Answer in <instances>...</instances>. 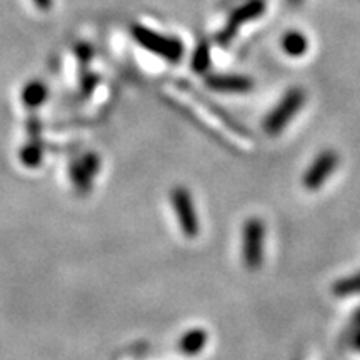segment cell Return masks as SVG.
Masks as SVG:
<instances>
[{"mask_svg": "<svg viewBox=\"0 0 360 360\" xmlns=\"http://www.w3.org/2000/svg\"><path fill=\"white\" fill-rule=\"evenodd\" d=\"M209 87H212L217 92H229V94H237V92H247L252 89L250 79L247 77H238V75H217L207 80Z\"/></svg>", "mask_w": 360, "mask_h": 360, "instance_id": "52a82bcc", "label": "cell"}, {"mask_svg": "<svg viewBox=\"0 0 360 360\" xmlns=\"http://www.w3.org/2000/svg\"><path fill=\"white\" fill-rule=\"evenodd\" d=\"M357 349H360V335H359V339H357Z\"/></svg>", "mask_w": 360, "mask_h": 360, "instance_id": "4fadbf2b", "label": "cell"}, {"mask_svg": "<svg viewBox=\"0 0 360 360\" xmlns=\"http://www.w3.org/2000/svg\"><path fill=\"white\" fill-rule=\"evenodd\" d=\"M207 64H209V56H207V51L204 47L199 49V52H197L195 56V70H204Z\"/></svg>", "mask_w": 360, "mask_h": 360, "instance_id": "8fae6325", "label": "cell"}, {"mask_svg": "<svg viewBox=\"0 0 360 360\" xmlns=\"http://www.w3.org/2000/svg\"><path fill=\"white\" fill-rule=\"evenodd\" d=\"M339 167V155L334 150H323L315 157L310 167L305 170L302 186L305 191L315 192L322 188L323 184L330 179V175Z\"/></svg>", "mask_w": 360, "mask_h": 360, "instance_id": "3957f363", "label": "cell"}, {"mask_svg": "<svg viewBox=\"0 0 360 360\" xmlns=\"http://www.w3.org/2000/svg\"><path fill=\"white\" fill-rule=\"evenodd\" d=\"M265 11V4L262 0H252V2H247L245 6L238 7L236 12L232 13V17L229 19L227 25H225L222 35H220V40L222 42H227L229 39H232L233 35L242 25L247 24V22L259 19Z\"/></svg>", "mask_w": 360, "mask_h": 360, "instance_id": "5b68a950", "label": "cell"}, {"mask_svg": "<svg viewBox=\"0 0 360 360\" xmlns=\"http://www.w3.org/2000/svg\"><path fill=\"white\" fill-rule=\"evenodd\" d=\"M282 47L290 57H302L309 49V40L300 32H289L283 37Z\"/></svg>", "mask_w": 360, "mask_h": 360, "instance_id": "9c48e42d", "label": "cell"}, {"mask_svg": "<svg viewBox=\"0 0 360 360\" xmlns=\"http://www.w3.org/2000/svg\"><path fill=\"white\" fill-rule=\"evenodd\" d=\"M332 292H334L337 297H349L360 294V272L337 281L334 285H332Z\"/></svg>", "mask_w": 360, "mask_h": 360, "instance_id": "30bf717a", "label": "cell"}, {"mask_svg": "<svg viewBox=\"0 0 360 360\" xmlns=\"http://www.w3.org/2000/svg\"><path fill=\"white\" fill-rule=\"evenodd\" d=\"M172 204L182 232L187 237H195L199 233V219H197L195 207H193L192 197L186 188L179 187L172 192Z\"/></svg>", "mask_w": 360, "mask_h": 360, "instance_id": "277c9868", "label": "cell"}, {"mask_svg": "<svg viewBox=\"0 0 360 360\" xmlns=\"http://www.w3.org/2000/svg\"><path fill=\"white\" fill-rule=\"evenodd\" d=\"M305 102V92L302 89H290L289 92L283 96L281 102L277 103L276 109L265 117L264 130L269 135H278L283 129L289 125L292 117L299 114Z\"/></svg>", "mask_w": 360, "mask_h": 360, "instance_id": "6da1fadb", "label": "cell"}, {"mask_svg": "<svg viewBox=\"0 0 360 360\" xmlns=\"http://www.w3.org/2000/svg\"><path fill=\"white\" fill-rule=\"evenodd\" d=\"M139 35H141V40L146 47L159 52L160 56L167 57L170 60H179L180 56H182V45H180L175 39L172 40L159 37V35L154 32H148V30H141Z\"/></svg>", "mask_w": 360, "mask_h": 360, "instance_id": "8992f818", "label": "cell"}, {"mask_svg": "<svg viewBox=\"0 0 360 360\" xmlns=\"http://www.w3.org/2000/svg\"><path fill=\"white\" fill-rule=\"evenodd\" d=\"M265 225L259 217H250L242 232V257L249 270H259L264 262Z\"/></svg>", "mask_w": 360, "mask_h": 360, "instance_id": "7a4b0ae2", "label": "cell"}, {"mask_svg": "<svg viewBox=\"0 0 360 360\" xmlns=\"http://www.w3.org/2000/svg\"><path fill=\"white\" fill-rule=\"evenodd\" d=\"M287 2H289L290 6H299V4L302 2V0H287Z\"/></svg>", "mask_w": 360, "mask_h": 360, "instance_id": "7c38bea8", "label": "cell"}, {"mask_svg": "<svg viewBox=\"0 0 360 360\" xmlns=\"http://www.w3.org/2000/svg\"><path fill=\"white\" fill-rule=\"evenodd\" d=\"M207 344V332L204 328H192L180 340V350L187 355H195L204 350Z\"/></svg>", "mask_w": 360, "mask_h": 360, "instance_id": "ba28073f", "label": "cell"}]
</instances>
